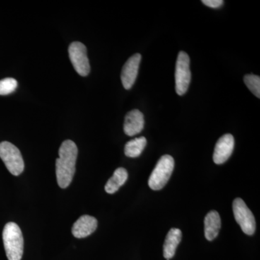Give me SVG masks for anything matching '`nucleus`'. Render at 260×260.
<instances>
[{
	"label": "nucleus",
	"mask_w": 260,
	"mask_h": 260,
	"mask_svg": "<svg viewBox=\"0 0 260 260\" xmlns=\"http://www.w3.org/2000/svg\"><path fill=\"white\" fill-rule=\"evenodd\" d=\"M182 237L180 229H172L168 233L164 244V256L167 260H170L175 255L176 250Z\"/></svg>",
	"instance_id": "obj_13"
},
{
	"label": "nucleus",
	"mask_w": 260,
	"mask_h": 260,
	"mask_svg": "<svg viewBox=\"0 0 260 260\" xmlns=\"http://www.w3.org/2000/svg\"><path fill=\"white\" fill-rule=\"evenodd\" d=\"M189 63L190 59L188 54L184 51H180L178 54L175 72L176 92L179 95H183L186 93L190 83Z\"/></svg>",
	"instance_id": "obj_5"
},
{
	"label": "nucleus",
	"mask_w": 260,
	"mask_h": 260,
	"mask_svg": "<svg viewBox=\"0 0 260 260\" xmlns=\"http://www.w3.org/2000/svg\"><path fill=\"white\" fill-rule=\"evenodd\" d=\"M244 82L250 90L258 99L260 98V78L257 75L249 74L244 76Z\"/></svg>",
	"instance_id": "obj_16"
},
{
	"label": "nucleus",
	"mask_w": 260,
	"mask_h": 260,
	"mask_svg": "<svg viewBox=\"0 0 260 260\" xmlns=\"http://www.w3.org/2000/svg\"><path fill=\"white\" fill-rule=\"evenodd\" d=\"M221 227V220L218 212L212 210L205 218V236L208 241H213L218 237Z\"/></svg>",
	"instance_id": "obj_12"
},
{
	"label": "nucleus",
	"mask_w": 260,
	"mask_h": 260,
	"mask_svg": "<svg viewBox=\"0 0 260 260\" xmlns=\"http://www.w3.org/2000/svg\"><path fill=\"white\" fill-rule=\"evenodd\" d=\"M3 243L8 260H20L23 254V237L20 227L13 222L5 225L3 233Z\"/></svg>",
	"instance_id": "obj_2"
},
{
	"label": "nucleus",
	"mask_w": 260,
	"mask_h": 260,
	"mask_svg": "<svg viewBox=\"0 0 260 260\" xmlns=\"http://www.w3.org/2000/svg\"><path fill=\"white\" fill-rule=\"evenodd\" d=\"M234 138L232 135H223L215 145L213 153V161L220 165L226 161L230 158L234 151Z\"/></svg>",
	"instance_id": "obj_9"
},
{
	"label": "nucleus",
	"mask_w": 260,
	"mask_h": 260,
	"mask_svg": "<svg viewBox=\"0 0 260 260\" xmlns=\"http://www.w3.org/2000/svg\"><path fill=\"white\" fill-rule=\"evenodd\" d=\"M233 211L234 218L242 228L243 232L246 235H253L256 229L255 219L244 200L241 198L234 200L233 203Z\"/></svg>",
	"instance_id": "obj_6"
},
{
	"label": "nucleus",
	"mask_w": 260,
	"mask_h": 260,
	"mask_svg": "<svg viewBox=\"0 0 260 260\" xmlns=\"http://www.w3.org/2000/svg\"><path fill=\"white\" fill-rule=\"evenodd\" d=\"M97 225V220L94 217L83 215L73 225L72 233L78 239L87 237L96 230Z\"/></svg>",
	"instance_id": "obj_11"
},
{
	"label": "nucleus",
	"mask_w": 260,
	"mask_h": 260,
	"mask_svg": "<svg viewBox=\"0 0 260 260\" xmlns=\"http://www.w3.org/2000/svg\"><path fill=\"white\" fill-rule=\"evenodd\" d=\"M174 169V160L169 155L159 159L148 180V185L153 190H160L167 184Z\"/></svg>",
	"instance_id": "obj_3"
},
{
	"label": "nucleus",
	"mask_w": 260,
	"mask_h": 260,
	"mask_svg": "<svg viewBox=\"0 0 260 260\" xmlns=\"http://www.w3.org/2000/svg\"><path fill=\"white\" fill-rule=\"evenodd\" d=\"M18 87V82L14 78H8L0 80V95H8L14 92Z\"/></svg>",
	"instance_id": "obj_17"
},
{
	"label": "nucleus",
	"mask_w": 260,
	"mask_h": 260,
	"mask_svg": "<svg viewBox=\"0 0 260 260\" xmlns=\"http://www.w3.org/2000/svg\"><path fill=\"white\" fill-rule=\"evenodd\" d=\"M68 51L70 61L75 71L83 77L88 75L90 67L85 46L79 42H73L70 44Z\"/></svg>",
	"instance_id": "obj_7"
},
{
	"label": "nucleus",
	"mask_w": 260,
	"mask_h": 260,
	"mask_svg": "<svg viewBox=\"0 0 260 260\" xmlns=\"http://www.w3.org/2000/svg\"><path fill=\"white\" fill-rule=\"evenodd\" d=\"M144 124L143 113L138 109H134L126 114L124 124V133L128 136L139 134L144 128Z\"/></svg>",
	"instance_id": "obj_10"
},
{
	"label": "nucleus",
	"mask_w": 260,
	"mask_h": 260,
	"mask_svg": "<svg viewBox=\"0 0 260 260\" xmlns=\"http://www.w3.org/2000/svg\"><path fill=\"white\" fill-rule=\"evenodd\" d=\"M0 158L13 175L19 176L23 172L24 161L20 150L10 142L0 143Z\"/></svg>",
	"instance_id": "obj_4"
},
{
	"label": "nucleus",
	"mask_w": 260,
	"mask_h": 260,
	"mask_svg": "<svg viewBox=\"0 0 260 260\" xmlns=\"http://www.w3.org/2000/svg\"><path fill=\"white\" fill-rule=\"evenodd\" d=\"M202 3L209 8H219L223 5L224 2L222 0H203Z\"/></svg>",
	"instance_id": "obj_18"
},
{
	"label": "nucleus",
	"mask_w": 260,
	"mask_h": 260,
	"mask_svg": "<svg viewBox=\"0 0 260 260\" xmlns=\"http://www.w3.org/2000/svg\"><path fill=\"white\" fill-rule=\"evenodd\" d=\"M128 178V173L124 168L116 169L114 174L105 186V190L108 194H114L119 190L121 186L124 185Z\"/></svg>",
	"instance_id": "obj_14"
},
{
	"label": "nucleus",
	"mask_w": 260,
	"mask_h": 260,
	"mask_svg": "<svg viewBox=\"0 0 260 260\" xmlns=\"http://www.w3.org/2000/svg\"><path fill=\"white\" fill-rule=\"evenodd\" d=\"M78 153V147L72 140H65L61 143L59 158L56 160V174L58 185L62 189L68 187L73 181Z\"/></svg>",
	"instance_id": "obj_1"
},
{
	"label": "nucleus",
	"mask_w": 260,
	"mask_h": 260,
	"mask_svg": "<svg viewBox=\"0 0 260 260\" xmlns=\"http://www.w3.org/2000/svg\"><path fill=\"white\" fill-rule=\"evenodd\" d=\"M141 58L140 54H135L129 58L123 67L121 80L123 86L126 90H129L134 85L138 77Z\"/></svg>",
	"instance_id": "obj_8"
},
{
	"label": "nucleus",
	"mask_w": 260,
	"mask_h": 260,
	"mask_svg": "<svg viewBox=\"0 0 260 260\" xmlns=\"http://www.w3.org/2000/svg\"><path fill=\"white\" fill-rule=\"evenodd\" d=\"M147 145V140L145 137L135 138L127 142L124 147V153L129 158H137L141 155Z\"/></svg>",
	"instance_id": "obj_15"
}]
</instances>
